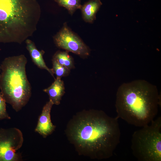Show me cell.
<instances>
[{"mask_svg": "<svg viewBox=\"0 0 161 161\" xmlns=\"http://www.w3.org/2000/svg\"><path fill=\"white\" fill-rule=\"evenodd\" d=\"M52 58L70 70L74 67L73 59L66 51L57 52Z\"/></svg>", "mask_w": 161, "mask_h": 161, "instance_id": "7c38bea8", "label": "cell"}, {"mask_svg": "<svg viewBox=\"0 0 161 161\" xmlns=\"http://www.w3.org/2000/svg\"><path fill=\"white\" fill-rule=\"evenodd\" d=\"M53 105L49 100L44 105L35 129V131L44 138L52 134L56 127L52 123L51 119L50 112Z\"/></svg>", "mask_w": 161, "mask_h": 161, "instance_id": "ba28073f", "label": "cell"}, {"mask_svg": "<svg viewBox=\"0 0 161 161\" xmlns=\"http://www.w3.org/2000/svg\"><path fill=\"white\" fill-rule=\"evenodd\" d=\"M27 59L23 55L5 58L1 66V93L16 112L29 101L31 87L26 75Z\"/></svg>", "mask_w": 161, "mask_h": 161, "instance_id": "277c9868", "label": "cell"}, {"mask_svg": "<svg viewBox=\"0 0 161 161\" xmlns=\"http://www.w3.org/2000/svg\"><path fill=\"white\" fill-rule=\"evenodd\" d=\"M54 40L58 47L67 52H72L83 58L87 57L90 54L89 48L70 29L66 23L55 36Z\"/></svg>", "mask_w": 161, "mask_h": 161, "instance_id": "52a82bcc", "label": "cell"}, {"mask_svg": "<svg viewBox=\"0 0 161 161\" xmlns=\"http://www.w3.org/2000/svg\"><path fill=\"white\" fill-rule=\"evenodd\" d=\"M26 48L29 51L32 60L38 68L47 70L54 77L52 69L49 68L46 65L43 58L44 52L39 50L36 47L34 42L28 39L25 41Z\"/></svg>", "mask_w": 161, "mask_h": 161, "instance_id": "9c48e42d", "label": "cell"}, {"mask_svg": "<svg viewBox=\"0 0 161 161\" xmlns=\"http://www.w3.org/2000/svg\"><path fill=\"white\" fill-rule=\"evenodd\" d=\"M6 103L4 99L0 93V120L11 118L7 111Z\"/></svg>", "mask_w": 161, "mask_h": 161, "instance_id": "9a60e30c", "label": "cell"}, {"mask_svg": "<svg viewBox=\"0 0 161 161\" xmlns=\"http://www.w3.org/2000/svg\"><path fill=\"white\" fill-rule=\"evenodd\" d=\"M0 69H1V66H0ZM0 76H1V75H0Z\"/></svg>", "mask_w": 161, "mask_h": 161, "instance_id": "2e32d148", "label": "cell"}, {"mask_svg": "<svg viewBox=\"0 0 161 161\" xmlns=\"http://www.w3.org/2000/svg\"><path fill=\"white\" fill-rule=\"evenodd\" d=\"M102 4L100 0H89L82 5L80 9L84 20L92 23L96 19V14Z\"/></svg>", "mask_w": 161, "mask_h": 161, "instance_id": "8fae6325", "label": "cell"}, {"mask_svg": "<svg viewBox=\"0 0 161 161\" xmlns=\"http://www.w3.org/2000/svg\"><path fill=\"white\" fill-rule=\"evenodd\" d=\"M64 83L61 78H56L50 86L43 90L49 96V100L53 104L59 105L65 92Z\"/></svg>", "mask_w": 161, "mask_h": 161, "instance_id": "30bf717a", "label": "cell"}, {"mask_svg": "<svg viewBox=\"0 0 161 161\" xmlns=\"http://www.w3.org/2000/svg\"><path fill=\"white\" fill-rule=\"evenodd\" d=\"M59 6L65 7L72 15L78 9H80L81 0H55Z\"/></svg>", "mask_w": 161, "mask_h": 161, "instance_id": "4fadbf2b", "label": "cell"}, {"mask_svg": "<svg viewBox=\"0 0 161 161\" xmlns=\"http://www.w3.org/2000/svg\"><path fill=\"white\" fill-rule=\"evenodd\" d=\"M118 119L102 110H83L69 121L65 134L79 155L93 159H107L120 143Z\"/></svg>", "mask_w": 161, "mask_h": 161, "instance_id": "6da1fadb", "label": "cell"}, {"mask_svg": "<svg viewBox=\"0 0 161 161\" xmlns=\"http://www.w3.org/2000/svg\"><path fill=\"white\" fill-rule=\"evenodd\" d=\"M134 131L131 148L139 161H161V117Z\"/></svg>", "mask_w": 161, "mask_h": 161, "instance_id": "5b68a950", "label": "cell"}, {"mask_svg": "<svg viewBox=\"0 0 161 161\" xmlns=\"http://www.w3.org/2000/svg\"><path fill=\"white\" fill-rule=\"evenodd\" d=\"M23 141V134L19 129H0V161L21 160V155L18 151Z\"/></svg>", "mask_w": 161, "mask_h": 161, "instance_id": "8992f818", "label": "cell"}, {"mask_svg": "<svg viewBox=\"0 0 161 161\" xmlns=\"http://www.w3.org/2000/svg\"><path fill=\"white\" fill-rule=\"evenodd\" d=\"M160 105L157 86L145 80L125 83L117 89V117L129 124L142 127L150 124L157 116Z\"/></svg>", "mask_w": 161, "mask_h": 161, "instance_id": "7a4b0ae2", "label": "cell"}, {"mask_svg": "<svg viewBox=\"0 0 161 161\" xmlns=\"http://www.w3.org/2000/svg\"><path fill=\"white\" fill-rule=\"evenodd\" d=\"M41 14L37 0H0V43L25 41L36 30Z\"/></svg>", "mask_w": 161, "mask_h": 161, "instance_id": "3957f363", "label": "cell"}, {"mask_svg": "<svg viewBox=\"0 0 161 161\" xmlns=\"http://www.w3.org/2000/svg\"><path fill=\"white\" fill-rule=\"evenodd\" d=\"M52 70L57 78H61L68 75L70 70L59 63L55 59L52 58Z\"/></svg>", "mask_w": 161, "mask_h": 161, "instance_id": "5bb4252c", "label": "cell"}]
</instances>
